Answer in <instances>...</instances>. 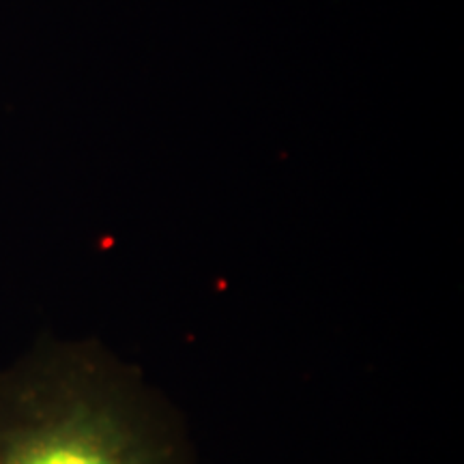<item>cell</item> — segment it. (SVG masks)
<instances>
[{
	"mask_svg": "<svg viewBox=\"0 0 464 464\" xmlns=\"http://www.w3.org/2000/svg\"><path fill=\"white\" fill-rule=\"evenodd\" d=\"M0 464H191L181 417L91 340H48L0 368Z\"/></svg>",
	"mask_w": 464,
	"mask_h": 464,
	"instance_id": "6da1fadb",
	"label": "cell"
}]
</instances>
